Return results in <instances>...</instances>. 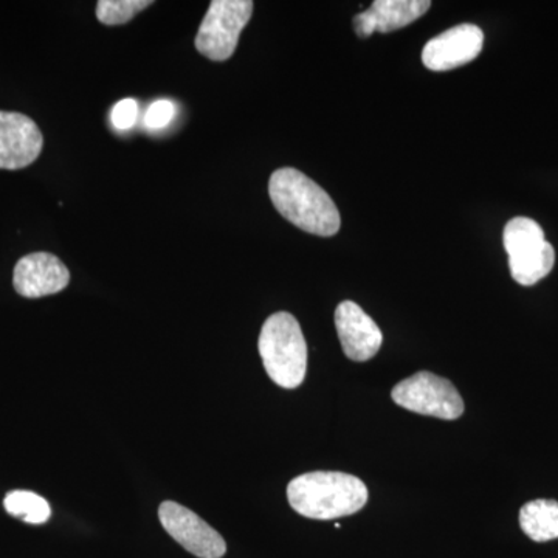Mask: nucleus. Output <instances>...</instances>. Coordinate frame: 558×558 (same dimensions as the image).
Wrapping results in <instances>:
<instances>
[{"label":"nucleus","mask_w":558,"mask_h":558,"mask_svg":"<svg viewBox=\"0 0 558 558\" xmlns=\"http://www.w3.org/2000/svg\"><path fill=\"white\" fill-rule=\"evenodd\" d=\"M270 199L282 218L306 233L329 238L339 233L341 219L328 193L295 168H281L271 174Z\"/></svg>","instance_id":"f257e3e1"},{"label":"nucleus","mask_w":558,"mask_h":558,"mask_svg":"<svg viewBox=\"0 0 558 558\" xmlns=\"http://www.w3.org/2000/svg\"><path fill=\"white\" fill-rule=\"evenodd\" d=\"M289 505L311 520H336L365 508L368 488L354 475L341 472H311L290 481Z\"/></svg>","instance_id":"f03ea898"},{"label":"nucleus","mask_w":558,"mask_h":558,"mask_svg":"<svg viewBox=\"0 0 558 558\" xmlns=\"http://www.w3.org/2000/svg\"><path fill=\"white\" fill-rule=\"evenodd\" d=\"M260 359L278 387L299 388L306 377L307 343L300 323L289 312L270 315L260 329Z\"/></svg>","instance_id":"7ed1b4c3"},{"label":"nucleus","mask_w":558,"mask_h":558,"mask_svg":"<svg viewBox=\"0 0 558 558\" xmlns=\"http://www.w3.org/2000/svg\"><path fill=\"white\" fill-rule=\"evenodd\" d=\"M509 256L510 275L521 286H534L548 277L556 264V252L545 231L534 219L513 218L502 233Z\"/></svg>","instance_id":"20e7f679"},{"label":"nucleus","mask_w":558,"mask_h":558,"mask_svg":"<svg viewBox=\"0 0 558 558\" xmlns=\"http://www.w3.org/2000/svg\"><path fill=\"white\" fill-rule=\"evenodd\" d=\"M252 14V0H213L194 40L197 51L211 61L230 60Z\"/></svg>","instance_id":"39448f33"},{"label":"nucleus","mask_w":558,"mask_h":558,"mask_svg":"<svg viewBox=\"0 0 558 558\" xmlns=\"http://www.w3.org/2000/svg\"><path fill=\"white\" fill-rule=\"evenodd\" d=\"M392 400L402 409L422 414L454 421L464 413V400L450 380L428 371H421L392 388Z\"/></svg>","instance_id":"423d86ee"},{"label":"nucleus","mask_w":558,"mask_h":558,"mask_svg":"<svg viewBox=\"0 0 558 558\" xmlns=\"http://www.w3.org/2000/svg\"><path fill=\"white\" fill-rule=\"evenodd\" d=\"M159 519L165 531L193 556L199 558L226 556V539L193 510L183 508L179 502L165 501L159 508Z\"/></svg>","instance_id":"0eeeda50"},{"label":"nucleus","mask_w":558,"mask_h":558,"mask_svg":"<svg viewBox=\"0 0 558 558\" xmlns=\"http://www.w3.org/2000/svg\"><path fill=\"white\" fill-rule=\"evenodd\" d=\"M483 47L484 33L478 25L461 24L429 39L422 62L433 72H447L476 60Z\"/></svg>","instance_id":"6e6552de"},{"label":"nucleus","mask_w":558,"mask_h":558,"mask_svg":"<svg viewBox=\"0 0 558 558\" xmlns=\"http://www.w3.org/2000/svg\"><path fill=\"white\" fill-rule=\"evenodd\" d=\"M43 146V134L31 117L0 110V170L31 167L38 160Z\"/></svg>","instance_id":"1a4fd4ad"},{"label":"nucleus","mask_w":558,"mask_h":558,"mask_svg":"<svg viewBox=\"0 0 558 558\" xmlns=\"http://www.w3.org/2000/svg\"><path fill=\"white\" fill-rule=\"evenodd\" d=\"M70 271L58 256L51 253H31L14 267L13 284L24 299H43L68 288Z\"/></svg>","instance_id":"9d476101"},{"label":"nucleus","mask_w":558,"mask_h":558,"mask_svg":"<svg viewBox=\"0 0 558 558\" xmlns=\"http://www.w3.org/2000/svg\"><path fill=\"white\" fill-rule=\"evenodd\" d=\"M336 328L344 355L366 362L380 351L384 336L379 326L354 301H343L336 311Z\"/></svg>","instance_id":"9b49d317"},{"label":"nucleus","mask_w":558,"mask_h":558,"mask_svg":"<svg viewBox=\"0 0 558 558\" xmlns=\"http://www.w3.org/2000/svg\"><path fill=\"white\" fill-rule=\"evenodd\" d=\"M429 7V0H376L354 17V31L359 38H368L376 32L399 31L424 16Z\"/></svg>","instance_id":"f8f14e48"},{"label":"nucleus","mask_w":558,"mask_h":558,"mask_svg":"<svg viewBox=\"0 0 558 558\" xmlns=\"http://www.w3.org/2000/svg\"><path fill=\"white\" fill-rule=\"evenodd\" d=\"M520 526L537 543L558 538V502L554 499L527 502L520 510Z\"/></svg>","instance_id":"ddd939ff"},{"label":"nucleus","mask_w":558,"mask_h":558,"mask_svg":"<svg viewBox=\"0 0 558 558\" xmlns=\"http://www.w3.org/2000/svg\"><path fill=\"white\" fill-rule=\"evenodd\" d=\"M3 508L14 519L28 524H44L49 521L51 509L47 499L28 490H13L3 499Z\"/></svg>","instance_id":"4468645a"},{"label":"nucleus","mask_w":558,"mask_h":558,"mask_svg":"<svg viewBox=\"0 0 558 558\" xmlns=\"http://www.w3.org/2000/svg\"><path fill=\"white\" fill-rule=\"evenodd\" d=\"M150 5L153 2L149 0H100L97 3V17L101 24L110 27L123 25Z\"/></svg>","instance_id":"2eb2a0df"},{"label":"nucleus","mask_w":558,"mask_h":558,"mask_svg":"<svg viewBox=\"0 0 558 558\" xmlns=\"http://www.w3.org/2000/svg\"><path fill=\"white\" fill-rule=\"evenodd\" d=\"M138 119V102L134 98H124L113 106L110 123L117 131H130Z\"/></svg>","instance_id":"dca6fc26"},{"label":"nucleus","mask_w":558,"mask_h":558,"mask_svg":"<svg viewBox=\"0 0 558 558\" xmlns=\"http://www.w3.org/2000/svg\"><path fill=\"white\" fill-rule=\"evenodd\" d=\"M175 116L174 102L170 100H159L153 102L146 110L145 124L149 130H163L171 123Z\"/></svg>","instance_id":"f3484780"}]
</instances>
